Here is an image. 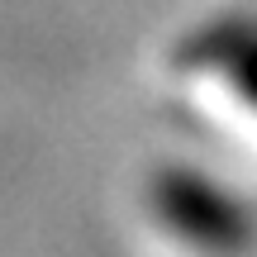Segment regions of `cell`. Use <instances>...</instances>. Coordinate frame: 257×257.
Here are the masks:
<instances>
[{
    "label": "cell",
    "instance_id": "1",
    "mask_svg": "<svg viewBox=\"0 0 257 257\" xmlns=\"http://www.w3.org/2000/svg\"><path fill=\"white\" fill-rule=\"evenodd\" d=\"M162 195L167 219L176 224L181 233L200 243H238L243 238V214L233 210L229 195H219L210 181H195V176H167L157 186Z\"/></svg>",
    "mask_w": 257,
    "mask_h": 257
},
{
    "label": "cell",
    "instance_id": "2",
    "mask_svg": "<svg viewBox=\"0 0 257 257\" xmlns=\"http://www.w3.org/2000/svg\"><path fill=\"white\" fill-rule=\"evenodd\" d=\"M195 57L200 62H214L243 95L257 100V29L243 24H219L195 43Z\"/></svg>",
    "mask_w": 257,
    "mask_h": 257
}]
</instances>
